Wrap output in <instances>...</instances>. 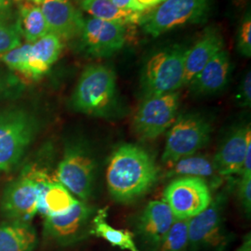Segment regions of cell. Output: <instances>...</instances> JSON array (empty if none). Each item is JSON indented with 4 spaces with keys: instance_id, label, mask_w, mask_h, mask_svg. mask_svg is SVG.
I'll use <instances>...</instances> for the list:
<instances>
[{
    "instance_id": "cell-10",
    "label": "cell",
    "mask_w": 251,
    "mask_h": 251,
    "mask_svg": "<svg viewBox=\"0 0 251 251\" xmlns=\"http://www.w3.org/2000/svg\"><path fill=\"white\" fill-rule=\"evenodd\" d=\"M221 198L212 200L209 206L188 220V249L190 251H222L229 241L225 233Z\"/></svg>"
},
{
    "instance_id": "cell-11",
    "label": "cell",
    "mask_w": 251,
    "mask_h": 251,
    "mask_svg": "<svg viewBox=\"0 0 251 251\" xmlns=\"http://www.w3.org/2000/svg\"><path fill=\"white\" fill-rule=\"evenodd\" d=\"M127 25L84 19L81 31V47L85 53L95 58H107L121 50L127 39Z\"/></svg>"
},
{
    "instance_id": "cell-37",
    "label": "cell",
    "mask_w": 251,
    "mask_h": 251,
    "mask_svg": "<svg viewBox=\"0 0 251 251\" xmlns=\"http://www.w3.org/2000/svg\"><path fill=\"white\" fill-rule=\"evenodd\" d=\"M0 91H1V80H0Z\"/></svg>"
},
{
    "instance_id": "cell-3",
    "label": "cell",
    "mask_w": 251,
    "mask_h": 251,
    "mask_svg": "<svg viewBox=\"0 0 251 251\" xmlns=\"http://www.w3.org/2000/svg\"><path fill=\"white\" fill-rule=\"evenodd\" d=\"M185 46L171 45L147 60L141 75L144 98L175 92L183 87Z\"/></svg>"
},
{
    "instance_id": "cell-21",
    "label": "cell",
    "mask_w": 251,
    "mask_h": 251,
    "mask_svg": "<svg viewBox=\"0 0 251 251\" xmlns=\"http://www.w3.org/2000/svg\"><path fill=\"white\" fill-rule=\"evenodd\" d=\"M16 26L20 35L30 44L50 33L40 6L29 1L19 2Z\"/></svg>"
},
{
    "instance_id": "cell-6",
    "label": "cell",
    "mask_w": 251,
    "mask_h": 251,
    "mask_svg": "<svg viewBox=\"0 0 251 251\" xmlns=\"http://www.w3.org/2000/svg\"><path fill=\"white\" fill-rule=\"evenodd\" d=\"M211 126L198 113L179 116L168 130L162 161L169 165L183 157L196 154L210 138Z\"/></svg>"
},
{
    "instance_id": "cell-28",
    "label": "cell",
    "mask_w": 251,
    "mask_h": 251,
    "mask_svg": "<svg viewBox=\"0 0 251 251\" xmlns=\"http://www.w3.org/2000/svg\"><path fill=\"white\" fill-rule=\"evenodd\" d=\"M237 51L246 58L251 57V8L244 14L236 34Z\"/></svg>"
},
{
    "instance_id": "cell-19",
    "label": "cell",
    "mask_w": 251,
    "mask_h": 251,
    "mask_svg": "<svg viewBox=\"0 0 251 251\" xmlns=\"http://www.w3.org/2000/svg\"><path fill=\"white\" fill-rule=\"evenodd\" d=\"M63 49V39L50 32L32 43L29 55V79L37 80L45 75L59 59Z\"/></svg>"
},
{
    "instance_id": "cell-18",
    "label": "cell",
    "mask_w": 251,
    "mask_h": 251,
    "mask_svg": "<svg viewBox=\"0 0 251 251\" xmlns=\"http://www.w3.org/2000/svg\"><path fill=\"white\" fill-rule=\"evenodd\" d=\"M231 61L226 50H222L206 63L189 85L198 95H211L224 90L230 78Z\"/></svg>"
},
{
    "instance_id": "cell-36",
    "label": "cell",
    "mask_w": 251,
    "mask_h": 251,
    "mask_svg": "<svg viewBox=\"0 0 251 251\" xmlns=\"http://www.w3.org/2000/svg\"><path fill=\"white\" fill-rule=\"evenodd\" d=\"M234 251H251V234L247 236V238L244 240L242 245Z\"/></svg>"
},
{
    "instance_id": "cell-9",
    "label": "cell",
    "mask_w": 251,
    "mask_h": 251,
    "mask_svg": "<svg viewBox=\"0 0 251 251\" xmlns=\"http://www.w3.org/2000/svg\"><path fill=\"white\" fill-rule=\"evenodd\" d=\"M164 201L170 206L176 221L189 220L205 210L212 201L205 179L178 177L164 191Z\"/></svg>"
},
{
    "instance_id": "cell-5",
    "label": "cell",
    "mask_w": 251,
    "mask_h": 251,
    "mask_svg": "<svg viewBox=\"0 0 251 251\" xmlns=\"http://www.w3.org/2000/svg\"><path fill=\"white\" fill-rule=\"evenodd\" d=\"M38 123L24 108L0 112V171H11L36 139Z\"/></svg>"
},
{
    "instance_id": "cell-2",
    "label": "cell",
    "mask_w": 251,
    "mask_h": 251,
    "mask_svg": "<svg viewBox=\"0 0 251 251\" xmlns=\"http://www.w3.org/2000/svg\"><path fill=\"white\" fill-rule=\"evenodd\" d=\"M117 76L105 64H91L84 69L74 90L71 105L75 112L106 117L117 104Z\"/></svg>"
},
{
    "instance_id": "cell-30",
    "label": "cell",
    "mask_w": 251,
    "mask_h": 251,
    "mask_svg": "<svg viewBox=\"0 0 251 251\" xmlns=\"http://www.w3.org/2000/svg\"><path fill=\"white\" fill-rule=\"evenodd\" d=\"M237 103L242 107H250L251 102V73L249 70L244 75L236 94Z\"/></svg>"
},
{
    "instance_id": "cell-1",
    "label": "cell",
    "mask_w": 251,
    "mask_h": 251,
    "mask_svg": "<svg viewBox=\"0 0 251 251\" xmlns=\"http://www.w3.org/2000/svg\"><path fill=\"white\" fill-rule=\"evenodd\" d=\"M159 169L152 155L139 145L125 144L112 152L106 169L110 196L119 203H130L152 188Z\"/></svg>"
},
{
    "instance_id": "cell-25",
    "label": "cell",
    "mask_w": 251,
    "mask_h": 251,
    "mask_svg": "<svg viewBox=\"0 0 251 251\" xmlns=\"http://www.w3.org/2000/svg\"><path fill=\"white\" fill-rule=\"evenodd\" d=\"M77 199L59 181H51L44 196V217L62 215L77 203Z\"/></svg>"
},
{
    "instance_id": "cell-14",
    "label": "cell",
    "mask_w": 251,
    "mask_h": 251,
    "mask_svg": "<svg viewBox=\"0 0 251 251\" xmlns=\"http://www.w3.org/2000/svg\"><path fill=\"white\" fill-rule=\"evenodd\" d=\"M176 219L165 201L149 202L135 220L136 235L145 251H152L169 233Z\"/></svg>"
},
{
    "instance_id": "cell-4",
    "label": "cell",
    "mask_w": 251,
    "mask_h": 251,
    "mask_svg": "<svg viewBox=\"0 0 251 251\" xmlns=\"http://www.w3.org/2000/svg\"><path fill=\"white\" fill-rule=\"evenodd\" d=\"M211 6L212 0H165L144 12L139 25L144 34L158 37L179 27L206 22Z\"/></svg>"
},
{
    "instance_id": "cell-16",
    "label": "cell",
    "mask_w": 251,
    "mask_h": 251,
    "mask_svg": "<svg viewBox=\"0 0 251 251\" xmlns=\"http://www.w3.org/2000/svg\"><path fill=\"white\" fill-rule=\"evenodd\" d=\"M225 50V39L215 25L206 27L196 43L187 49L184 60L183 86H189L206 63Z\"/></svg>"
},
{
    "instance_id": "cell-22",
    "label": "cell",
    "mask_w": 251,
    "mask_h": 251,
    "mask_svg": "<svg viewBox=\"0 0 251 251\" xmlns=\"http://www.w3.org/2000/svg\"><path fill=\"white\" fill-rule=\"evenodd\" d=\"M79 7L93 18L127 25L139 24L144 13L120 9L111 0H79Z\"/></svg>"
},
{
    "instance_id": "cell-24",
    "label": "cell",
    "mask_w": 251,
    "mask_h": 251,
    "mask_svg": "<svg viewBox=\"0 0 251 251\" xmlns=\"http://www.w3.org/2000/svg\"><path fill=\"white\" fill-rule=\"evenodd\" d=\"M168 177H197L210 178L217 173L213 162L204 156L191 155L169 164Z\"/></svg>"
},
{
    "instance_id": "cell-20",
    "label": "cell",
    "mask_w": 251,
    "mask_h": 251,
    "mask_svg": "<svg viewBox=\"0 0 251 251\" xmlns=\"http://www.w3.org/2000/svg\"><path fill=\"white\" fill-rule=\"evenodd\" d=\"M37 244L30 223L9 221L0 224V251H34Z\"/></svg>"
},
{
    "instance_id": "cell-38",
    "label": "cell",
    "mask_w": 251,
    "mask_h": 251,
    "mask_svg": "<svg viewBox=\"0 0 251 251\" xmlns=\"http://www.w3.org/2000/svg\"><path fill=\"white\" fill-rule=\"evenodd\" d=\"M164 1H165V0H160V3H162V2H164Z\"/></svg>"
},
{
    "instance_id": "cell-34",
    "label": "cell",
    "mask_w": 251,
    "mask_h": 251,
    "mask_svg": "<svg viewBox=\"0 0 251 251\" xmlns=\"http://www.w3.org/2000/svg\"><path fill=\"white\" fill-rule=\"evenodd\" d=\"M111 1L120 9L140 12L137 5L135 4L134 0H111Z\"/></svg>"
},
{
    "instance_id": "cell-7",
    "label": "cell",
    "mask_w": 251,
    "mask_h": 251,
    "mask_svg": "<svg viewBox=\"0 0 251 251\" xmlns=\"http://www.w3.org/2000/svg\"><path fill=\"white\" fill-rule=\"evenodd\" d=\"M179 91L144 98L132 121L136 135L151 141L170 129L178 117Z\"/></svg>"
},
{
    "instance_id": "cell-33",
    "label": "cell",
    "mask_w": 251,
    "mask_h": 251,
    "mask_svg": "<svg viewBox=\"0 0 251 251\" xmlns=\"http://www.w3.org/2000/svg\"><path fill=\"white\" fill-rule=\"evenodd\" d=\"M134 2L140 12H145L160 4V0H134Z\"/></svg>"
},
{
    "instance_id": "cell-32",
    "label": "cell",
    "mask_w": 251,
    "mask_h": 251,
    "mask_svg": "<svg viewBox=\"0 0 251 251\" xmlns=\"http://www.w3.org/2000/svg\"><path fill=\"white\" fill-rule=\"evenodd\" d=\"M13 14V0H0V23L10 25Z\"/></svg>"
},
{
    "instance_id": "cell-23",
    "label": "cell",
    "mask_w": 251,
    "mask_h": 251,
    "mask_svg": "<svg viewBox=\"0 0 251 251\" xmlns=\"http://www.w3.org/2000/svg\"><path fill=\"white\" fill-rule=\"evenodd\" d=\"M90 233L97 237L103 238L113 247L123 251H141L134 241V234L127 230L117 229L106 222V210L100 209L93 217Z\"/></svg>"
},
{
    "instance_id": "cell-17",
    "label": "cell",
    "mask_w": 251,
    "mask_h": 251,
    "mask_svg": "<svg viewBox=\"0 0 251 251\" xmlns=\"http://www.w3.org/2000/svg\"><path fill=\"white\" fill-rule=\"evenodd\" d=\"M251 145V130L250 125L242 126L233 130L213 158L215 171L221 176H232L240 174L249 146Z\"/></svg>"
},
{
    "instance_id": "cell-13",
    "label": "cell",
    "mask_w": 251,
    "mask_h": 251,
    "mask_svg": "<svg viewBox=\"0 0 251 251\" xmlns=\"http://www.w3.org/2000/svg\"><path fill=\"white\" fill-rule=\"evenodd\" d=\"M93 208L84 201L77 203L62 215L47 216L44 237L60 246H68L84 237L91 224Z\"/></svg>"
},
{
    "instance_id": "cell-35",
    "label": "cell",
    "mask_w": 251,
    "mask_h": 251,
    "mask_svg": "<svg viewBox=\"0 0 251 251\" xmlns=\"http://www.w3.org/2000/svg\"><path fill=\"white\" fill-rule=\"evenodd\" d=\"M233 1V7L238 10H242L246 9L247 7H250L251 0H232Z\"/></svg>"
},
{
    "instance_id": "cell-31",
    "label": "cell",
    "mask_w": 251,
    "mask_h": 251,
    "mask_svg": "<svg viewBox=\"0 0 251 251\" xmlns=\"http://www.w3.org/2000/svg\"><path fill=\"white\" fill-rule=\"evenodd\" d=\"M238 197L243 208L250 214L251 211V176H242L238 187Z\"/></svg>"
},
{
    "instance_id": "cell-29",
    "label": "cell",
    "mask_w": 251,
    "mask_h": 251,
    "mask_svg": "<svg viewBox=\"0 0 251 251\" xmlns=\"http://www.w3.org/2000/svg\"><path fill=\"white\" fill-rule=\"evenodd\" d=\"M22 44L16 25L0 23V54L8 52Z\"/></svg>"
},
{
    "instance_id": "cell-27",
    "label": "cell",
    "mask_w": 251,
    "mask_h": 251,
    "mask_svg": "<svg viewBox=\"0 0 251 251\" xmlns=\"http://www.w3.org/2000/svg\"><path fill=\"white\" fill-rule=\"evenodd\" d=\"M30 48V43L21 44L8 52L0 54V61L8 65L11 70L29 78Z\"/></svg>"
},
{
    "instance_id": "cell-8",
    "label": "cell",
    "mask_w": 251,
    "mask_h": 251,
    "mask_svg": "<svg viewBox=\"0 0 251 251\" xmlns=\"http://www.w3.org/2000/svg\"><path fill=\"white\" fill-rule=\"evenodd\" d=\"M96 162L81 144H69L57 169L58 181L81 201L91 197L95 180Z\"/></svg>"
},
{
    "instance_id": "cell-12",
    "label": "cell",
    "mask_w": 251,
    "mask_h": 251,
    "mask_svg": "<svg viewBox=\"0 0 251 251\" xmlns=\"http://www.w3.org/2000/svg\"><path fill=\"white\" fill-rule=\"evenodd\" d=\"M38 206V187L36 179L27 171L6 187L0 209L9 221L30 223Z\"/></svg>"
},
{
    "instance_id": "cell-39",
    "label": "cell",
    "mask_w": 251,
    "mask_h": 251,
    "mask_svg": "<svg viewBox=\"0 0 251 251\" xmlns=\"http://www.w3.org/2000/svg\"><path fill=\"white\" fill-rule=\"evenodd\" d=\"M13 1H15V0H13Z\"/></svg>"
},
{
    "instance_id": "cell-15",
    "label": "cell",
    "mask_w": 251,
    "mask_h": 251,
    "mask_svg": "<svg viewBox=\"0 0 251 251\" xmlns=\"http://www.w3.org/2000/svg\"><path fill=\"white\" fill-rule=\"evenodd\" d=\"M40 8L50 33L63 40L80 36L84 17L71 0H43Z\"/></svg>"
},
{
    "instance_id": "cell-26",
    "label": "cell",
    "mask_w": 251,
    "mask_h": 251,
    "mask_svg": "<svg viewBox=\"0 0 251 251\" xmlns=\"http://www.w3.org/2000/svg\"><path fill=\"white\" fill-rule=\"evenodd\" d=\"M188 220L176 221L169 233L152 251H188Z\"/></svg>"
}]
</instances>
